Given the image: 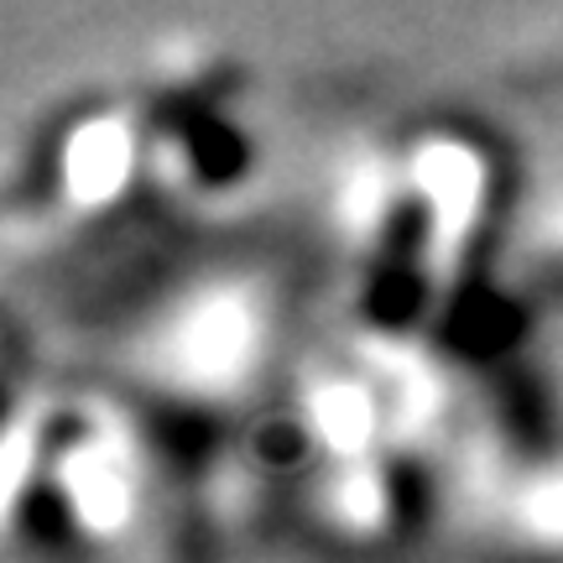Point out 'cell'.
<instances>
[{"label":"cell","instance_id":"obj_1","mask_svg":"<svg viewBox=\"0 0 563 563\" xmlns=\"http://www.w3.org/2000/svg\"><path fill=\"white\" fill-rule=\"evenodd\" d=\"M272 340V308L262 287L220 282L194 287L152 334V365L183 397H235L256 382V365Z\"/></svg>","mask_w":563,"mask_h":563},{"label":"cell","instance_id":"obj_2","mask_svg":"<svg viewBox=\"0 0 563 563\" xmlns=\"http://www.w3.org/2000/svg\"><path fill=\"white\" fill-rule=\"evenodd\" d=\"M141 146H146V131L121 110H95L63 131L58 188L74 203V214H104L110 203L131 194L141 173Z\"/></svg>","mask_w":563,"mask_h":563}]
</instances>
